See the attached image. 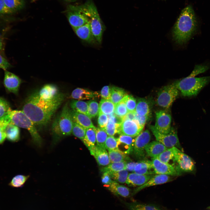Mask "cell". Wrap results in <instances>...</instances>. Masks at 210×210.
<instances>
[{
    "mask_svg": "<svg viewBox=\"0 0 210 210\" xmlns=\"http://www.w3.org/2000/svg\"><path fill=\"white\" fill-rule=\"evenodd\" d=\"M64 95L60 93L50 99L40 97L38 92L33 93L26 99L22 111L36 125H46L63 102Z\"/></svg>",
    "mask_w": 210,
    "mask_h": 210,
    "instance_id": "6da1fadb",
    "label": "cell"
},
{
    "mask_svg": "<svg viewBox=\"0 0 210 210\" xmlns=\"http://www.w3.org/2000/svg\"><path fill=\"white\" fill-rule=\"evenodd\" d=\"M197 21L192 7L188 5L181 11L172 31L174 40L182 45L186 43L196 31Z\"/></svg>",
    "mask_w": 210,
    "mask_h": 210,
    "instance_id": "7a4b0ae2",
    "label": "cell"
},
{
    "mask_svg": "<svg viewBox=\"0 0 210 210\" xmlns=\"http://www.w3.org/2000/svg\"><path fill=\"white\" fill-rule=\"evenodd\" d=\"M208 69V66L205 65H196L188 76L177 81L174 84L183 96L190 97L196 96L200 90L210 82V76L201 77H195L198 74L205 72Z\"/></svg>",
    "mask_w": 210,
    "mask_h": 210,
    "instance_id": "3957f363",
    "label": "cell"
},
{
    "mask_svg": "<svg viewBox=\"0 0 210 210\" xmlns=\"http://www.w3.org/2000/svg\"><path fill=\"white\" fill-rule=\"evenodd\" d=\"M77 6L88 19L92 34L97 42L100 44L105 27L95 4L91 0H89L83 5Z\"/></svg>",
    "mask_w": 210,
    "mask_h": 210,
    "instance_id": "277c9868",
    "label": "cell"
},
{
    "mask_svg": "<svg viewBox=\"0 0 210 210\" xmlns=\"http://www.w3.org/2000/svg\"><path fill=\"white\" fill-rule=\"evenodd\" d=\"M68 103L64 106L60 114L54 121L52 131L56 141L72 133L73 121Z\"/></svg>",
    "mask_w": 210,
    "mask_h": 210,
    "instance_id": "5b68a950",
    "label": "cell"
},
{
    "mask_svg": "<svg viewBox=\"0 0 210 210\" xmlns=\"http://www.w3.org/2000/svg\"><path fill=\"white\" fill-rule=\"evenodd\" d=\"M11 122L18 127L27 130L30 133L34 143L40 146L42 140L35 125L22 111L14 110L9 113Z\"/></svg>",
    "mask_w": 210,
    "mask_h": 210,
    "instance_id": "8992f818",
    "label": "cell"
},
{
    "mask_svg": "<svg viewBox=\"0 0 210 210\" xmlns=\"http://www.w3.org/2000/svg\"><path fill=\"white\" fill-rule=\"evenodd\" d=\"M178 94V90L174 84L164 86L159 91L157 103L158 105L168 108L172 105Z\"/></svg>",
    "mask_w": 210,
    "mask_h": 210,
    "instance_id": "52a82bcc",
    "label": "cell"
},
{
    "mask_svg": "<svg viewBox=\"0 0 210 210\" xmlns=\"http://www.w3.org/2000/svg\"><path fill=\"white\" fill-rule=\"evenodd\" d=\"M174 167L180 174L182 172H191L195 169V163L188 155L178 149L172 160Z\"/></svg>",
    "mask_w": 210,
    "mask_h": 210,
    "instance_id": "ba28073f",
    "label": "cell"
},
{
    "mask_svg": "<svg viewBox=\"0 0 210 210\" xmlns=\"http://www.w3.org/2000/svg\"><path fill=\"white\" fill-rule=\"evenodd\" d=\"M150 129L157 141L163 144L167 148H179L180 144L176 131L172 127L171 131L167 134H163L158 131L154 126L150 125Z\"/></svg>",
    "mask_w": 210,
    "mask_h": 210,
    "instance_id": "9c48e42d",
    "label": "cell"
},
{
    "mask_svg": "<svg viewBox=\"0 0 210 210\" xmlns=\"http://www.w3.org/2000/svg\"><path fill=\"white\" fill-rule=\"evenodd\" d=\"M65 12L69 22L73 29L89 22L88 18L80 11L77 6H69Z\"/></svg>",
    "mask_w": 210,
    "mask_h": 210,
    "instance_id": "30bf717a",
    "label": "cell"
},
{
    "mask_svg": "<svg viewBox=\"0 0 210 210\" xmlns=\"http://www.w3.org/2000/svg\"><path fill=\"white\" fill-rule=\"evenodd\" d=\"M150 134L148 130L141 132L135 139L133 151L135 156L138 158H144L145 148L150 139Z\"/></svg>",
    "mask_w": 210,
    "mask_h": 210,
    "instance_id": "8fae6325",
    "label": "cell"
},
{
    "mask_svg": "<svg viewBox=\"0 0 210 210\" xmlns=\"http://www.w3.org/2000/svg\"><path fill=\"white\" fill-rule=\"evenodd\" d=\"M156 121L154 126L159 132L167 134L171 131L172 118L171 115L166 111L160 110L155 113Z\"/></svg>",
    "mask_w": 210,
    "mask_h": 210,
    "instance_id": "7c38bea8",
    "label": "cell"
},
{
    "mask_svg": "<svg viewBox=\"0 0 210 210\" xmlns=\"http://www.w3.org/2000/svg\"><path fill=\"white\" fill-rule=\"evenodd\" d=\"M151 161L155 174L174 176L180 174L173 166L160 161L157 157L152 158Z\"/></svg>",
    "mask_w": 210,
    "mask_h": 210,
    "instance_id": "4fadbf2b",
    "label": "cell"
},
{
    "mask_svg": "<svg viewBox=\"0 0 210 210\" xmlns=\"http://www.w3.org/2000/svg\"><path fill=\"white\" fill-rule=\"evenodd\" d=\"M143 129L135 120L126 119L120 126L118 134L134 137L138 136Z\"/></svg>",
    "mask_w": 210,
    "mask_h": 210,
    "instance_id": "5bb4252c",
    "label": "cell"
},
{
    "mask_svg": "<svg viewBox=\"0 0 210 210\" xmlns=\"http://www.w3.org/2000/svg\"><path fill=\"white\" fill-rule=\"evenodd\" d=\"M90 154L95 159L99 165L105 166L109 164L110 161L106 149L97 145L88 148Z\"/></svg>",
    "mask_w": 210,
    "mask_h": 210,
    "instance_id": "9a60e30c",
    "label": "cell"
},
{
    "mask_svg": "<svg viewBox=\"0 0 210 210\" xmlns=\"http://www.w3.org/2000/svg\"><path fill=\"white\" fill-rule=\"evenodd\" d=\"M21 83L20 79L17 76L8 71H5L4 84L9 92L17 94Z\"/></svg>",
    "mask_w": 210,
    "mask_h": 210,
    "instance_id": "2e32d148",
    "label": "cell"
},
{
    "mask_svg": "<svg viewBox=\"0 0 210 210\" xmlns=\"http://www.w3.org/2000/svg\"><path fill=\"white\" fill-rule=\"evenodd\" d=\"M73 30L79 38L86 42L90 44L97 42L92 32L90 22Z\"/></svg>",
    "mask_w": 210,
    "mask_h": 210,
    "instance_id": "e0dca14e",
    "label": "cell"
},
{
    "mask_svg": "<svg viewBox=\"0 0 210 210\" xmlns=\"http://www.w3.org/2000/svg\"><path fill=\"white\" fill-rule=\"evenodd\" d=\"M170 181V177L169 175L157 174L154 175L144 184L136 188L132 195L136 194L146 188L166 183Z\"/></svg>",
    "mask_w": 210,
    "mask_h": 210,
    "instance_id": "ac0fdd59",
    "label": "cell"
},
{
    "mask_svg": "<svg viewBox=\"0 0 210 210\" xmlns=\"http://www.w3.org/2000/svg\"><path fill=\"white\" fill-rule=\"evenodd\" d=\"M133 137L120 134L117 139V147L119 150L127 154L133 150L135 139Z\"/></svg>",
    "mask_w": 210,
    "mask_h": 210,
    "instance_id": "d6986e66",
    "label": "cell"
},
{
    "mask_svg": "<svg viewBox=\"0 0 210 210\" xmlns=\"http://www.w3.org/2000/svg\"><path fill=\"white\" fill-rule=\"evenodd\" d=\"M154 175H142L135 173L128 174L126 183L130 186H140L148 181Z\"/></svg>",
    "mask_w": 210,
    "mask_h": 210,
    "instance_id": "ffe728a7",
    "label": "cell"
},
{
    "mask_svg": "<svg viewBox=\"0 0 210 210\" xmlns=\"http://www.w3.org/2000/svg\"><path fill=\"white\" fill-rule=\"evenodd\" d=\"M168 148L162 143L156 141L149 143L145 150L147 154L153 158L157 157Z\"/></svg>",
    "mask_w": 210,
    "mask_h": 210,
    "instance_id": "44dd1931",
    "label": "cell"
},
{
    "mask_svg": "<svg viewBox=\"0 0 210 210\" xmlns=\"http://www.w3.org/2000/svg\"><path fill=\"white\" fill-rule=\"evenodd\" d=\"M98 96L96 92H93L88 90L77 88L74 90L70 96V98L79 100L90 99Z\"/></svg>",
    "mask_w": 210,
    "mask_h": 210,
    "instance_id": "7402d4cb",
    "label": "cell"
},
{
    "mask_svg": "<svg viewBox=\"0 0 210 210\" xmlns=\"http://www.w3.org/2000/svg\"><path fill=\"white\" fill-rule=\"evenodd\" d=\"M134 172L142 175H154L155 174L151 161L142 160L137 162Z\"/></svg>",
    "mask_w": 210,
    "mask_h": 210,
    "instance_id": "603a6c76",
    "label": "cell"
},
{
    "mask_svg": "<svg viewBox=\"0 0 210 210\" xmlns=\"http://www.w3.org/2000/svg\"><path fill=\"white\" fill-rule=\"evenodd\" d=\"M71 113L74 122L80 125L86 129L96 127L93 125L90 118L88 116L73 111H71Z\"/></svg>",
    "mask_w": 210,
    "mask_h": 210,
    "instance_id": "cb8c5ba5",
    "label": "cell"
},
{
    "mask_svg": "<svg viewBox=\"0 0 210 210\" xmlns=\"http://www.w3.org/2000/svg\"><path fill=\"white\" fill-rule=\"evenodd\" d=\"M59 93L57 87L52 84L45 85L38 92L40 97L45 99H52Z\"/></svg>",
    "mask_w": 210,
    "mask_h": 210,
    "instance_id": "d4e9b609",
    "label": "cell"
},
{
    "mask_svg": "<svg viewBox=\"0 0 210 210\" xmlns=\"http://www.w3.org/2000/svg\"><path fill=\"white\" fill-rule=\"evenodd\" d=\"M108 187V189L116 196L127 197L130 195V190L129 188L120 184L118 182L113 180Z\"/></svg>",
    "mask_w": 210,
    "mask_h": 210,
    "instance_id": "484cf974",
    "label": "cell"
},
{
    "mask_svg": "<svg viewBox=\"0 0 210 210\" xmlns=\"http://www.w3.org/2000/svg\"><path fill=\"white\" fill-rule=\"evenodd\" d=\"M122 201L128 210H161L158 207L152 204L136 202H127Z\"/></svg>",
    "mask_w": 210,
    "mask_h": 210,
    "instance_id": "4316f807",
    "label": "cell"
},
{
    "mask_svg": "<svg viewBox=\"0 0 210 210\" xmlns=\"http://www.w3.org/2000/svg\"><path fill=\"white\" fill-rule=\"evenodd\" d=\"M5 132L6 138L10 141L16 142L20 138V130L18 127L11 122L7 126Z\"/></svg>",
    "mask_w": 210,
    "mask_h": 210,
    "instance_id": "83f0119b",
    "label": "cell"
},
{
    "mask_svg": "<svg viewBox=\"0 0 210 210\" xmlns=\"http://www.w3.org/2000/svg\"><path fill=\"white\" fill-rule=\"evenodd\" d=\"M135 111L139 115L149 116L150 113L149 103L145 99H139L137 102Z\"/></svg>",
    "mask_w": 210,
    "mask_h": 210,
    "instance_id": "f1b7e54d",
    "label": "cell"
},
{
    "mask_svg": "<svg viewBox=\"0 0 210 210\" xmlns=\"http://www.w3.org/2000/svg\"><path fill=\"white\" fill-rule=\"evenodd\" d=\"M115 105L110 99H102L99 105V112L107 116L114 114Z\"/></svg>",
    "mask_w": 210,
    "mask_h": 210,
    "instance_id": "f546056e",
    "label": "cell"
},
{
    "mask_svg": "<svg viewBox=\"0 0 210 210\" xmlns=\"http://www.w3.org/2000/svg\"><path fill=\"white\" fill-rule=\"evenodd\" d=\"M96 128L86 129L85 136L82 141L88 148L95 145L96 142Z\"/></svg>",
    "mask_w": 210,
    "mask_h": 210,
    "instance_id": "4dcf8cb0",
    "label": "cell"
},
{
    "mask_svg": "<svg viewBox=\"0 0 210 210\" xmlns=\"http://www.w3.org/2000/svg\"><path fill=\"white\" fill-rule=\"evenodd\" d=\"M127 94L126 92L123 89L113 86L111 87L110 100L116 105Z\"/></svg>",
    "mask_w": 210,
    "mask_h": 210,
    "instance_id": "1f68e13d",
    "label": "cell"
},
{
    "mask_svg": "<svg viewBox=\"0 0 210 210\" xmlns=\"http://www.w3.org/2000/svg\"><path fill=\"white\" fill-rule=\"evenodd\" d=\"M70 106L74 111L88 116V103L83 101L74 100L71 102Z\"/></svg>",
    "mask_w": 210,
    "mask_h": 210,
    "instance_id": "d6a6232c",
    "label": "cell"
},
{
    "mask_svg": "<svg viewBox=\"0 0 210 210\" xmlns=\"http://www.w3.org/2000/svg\"><path fill=\"white\" fill-rule=\"evenodd\" d=\"M178 148L176 147L168 148L156 157L160 161L166 163L172 160Z\"/></svg>",
    "mask_w": 210,
    "mask_h": 210,
    "instance_id": "836d02e7",
    "label": "cell"
},
{
    "mask_svg": "<svg viewBox=\"0 0 210 210\" xmlns=\"http://www.w3.org/2000/svg\"><path fill=\"white\" fill-rule=\"evenodd\" d=\"M108 155L110 163L126 161L128 159L126 154L118 150L108 151Z\"/></svg>",
    "mask_w": 210,
    "mask_h": 210,
    "instance_id": "e575fe53",
    "label": "cell"
},
{
    "mask_svg": "<svg viewBox=\"0 0 210 210\" xmlns=\"http://www.w3.org/2000/svg\"><path fill=\"white\" fill-rule=\"evenodd\" d=\"M126 161L111 163L101 170L103 173L113 172L125 169Z\"/></svg>",
    "mask_w": 210,
    "mask_h": 210,
    "instance_id": "d590c367",
    "label": "cell"
},
{
    "mask_svg": "<svg viewBox=\"0 0 210 210\" xmlns=\"http://www.w3.org/2000/svg\"><path fill=\"white\" fill-rule=\"evenodd\" d=\"M10 121L9 113L0 118V144L4 142L6 138L5 130Z\"/></svg>",
    "mask_w": 210,
    "mask_h": 210,
    "instance_id": "8d00e7d4",
    "label": "cell"
},
{
    "mask_svg": "<svg viewBox=\"0 0 210 210\" xmlns=\"http://www.w3.org/2000/svg\"><path fill=\"white\" fill-rule=\"evenodd\" d=\"M107 173L113 181L121 183H126L128 174V171L126 169Z\"/></svg>",
    "mask_w": 210,
    "mask_h": 210,
    "instance_id": "74e56055",
    "label": "cell"
},
{
    "mask_svg": "<svg viewBox=\"0 0 210 210\" xmlns=\"http://www.w3.org/2000/svg\"><path fill=\"white\" fill-rule=\"evenodd\" d=\"M6 6L13 13L23 8L25 4V0H4Z\"/></svg>",
    "mask_w": 210,
    "mask_h": 210,
    "instance_id": "f35d334b",
    "label": "cell"
},
{
    "mask_svg": "<svg viewBox=\"0 0 210 210\" xmlns=\"http://www.w3.org/2000/svg\"><path fill=\"white\" fill-rule=\"evenodd\" d=\"M95 130L97 145L105 148V143L108 135L103 128L96 127Z\"/></svg>",
    "mask_w": 210,
    "mask_h": 210,
    "instance_id": "ab89813d",
    "label": "cell"
},
{
    "mask_svg": "<svg viewBox=\"0 0 210 210\" xmlns=\"http://www.w3.org/2000/svg\"><path fill=\"white\" fill-rule=\"evenodd\" d=\"M125 96L115 105L114 110L115 114L123 118L128 112L126 105Z\"/></svg>",
    "mask_w": 210,
    "mask_h": 210,
    "instance_id": "60d3db41",
    "label": "cell"
},
{
    "mask_svg": "<svg viewBox=\"0 0 210 210\" xmlns=\"http://www.w3.org/2000/svg\"><path fill=\"white\" fill-rule=\"evenodd\" d=\"M88 116L90 118L95 117L99 112V105L98 103L94 100H91L88 102Z\"/></svg>",
    "mask_w": 210,
    "mask_h": 210,
    "instance_id": "b9f144b4",
    "label": "cell"
},
{
    "mask_svg": "<svg viewBox=\"0 0 210 210\" xmlns=\"http://www.w3.org/2000/svg\"><path fill=\"white\" fill-rule=\"evenodd\" d=\"M29 177V175H18L14 177L9 183L13 187H19L22 186Z\"/></svg>",
    "mask_w": 210,
    "mask_h": 210,
    "instance_id": "7bdbcfd3",
    "label": "cell"
},
{
    "mask_svg": "<svg viewBox=\"0 0 210 210\" xmlns=\"http://www.w3.org/2000/svg\"><path fill=\"white\" fill-rule=\"evenodd\" d=\"M85 132L86 129L73 122L72 133L74 136L82 140L85 136Z\"/></svg>",
    "mask_w": 210,
    "mask_h": 210,
    "instance_id": "ee69618b",
    "label": "cell"
},
{
    "mask_svg": "<svg viewBox=\"0 0 210 210\" xmlns=\"http://www.w3.org/2000/svg\"><path fill=\"white\" fill-rule=\"evenodd\" d=\"M120 125L115 124L111 121L108 120V123L104 129L108 135L113 136L116 134L118 133Z\"/></svg>",
    "mask_w": 210,
    "mask_h": 210,
    "instance_id": "f6af8a7d",
    "label": "cell"
},
{
    "mask_svg": "<svg viewBox=\"0 0 210 210\" xmlns=\"http://www.w3.org/2000/svg\"><path fill=\"white\" fill-rule=\"evenodd\" d=\"M105 148L108 151L118 150L117 139L113 136H108L105 143Z\"/></svg>",
    "mask_w": 210,
    "mask_h": 210,
    "instance_id": "bcb514c9",
    "label": "cell"
},
{
    "mask_svg": "<svg viewBox=\"0 0 210 210\" xmlns=\"http://www.w3.org/2000/svg\"><path fill=\"white\" fill-rule=\"evenodd\" d=\"M125 97L126 105L128 112L135 111L137 103L136 99L132 95L127 94Z\"/></svg>",
    "mask_w": 210,
    "mask_h": 210,
    "instance_id": "7dc6e473",
    "label": "cell"
},
{
    "mask_svg": "<svg viewBox=\"0 0 210 210\" xmlns=\"http://www.w3.org/2000/svg\"><path fill=\"white\" fill-rule=\"evenodd\" d=\"M12 111L8 103L0 97V118L8 114Z\"/></svg>",
    "mask_w": 210,
    "mask_h": 210,
    "instance_id": "c3c4849f",
    "label": "cell"
},
{
    "mask_svg": "<svg viewBox=\"0 0 210 210\" xmlns=\"http://www.w3.org/2000/svg\"><path fill=\"white\" fill-rule=\"evenodd\" d=\"M98 124L99 127L104 129L108 121V116L104 113L99 112Z\"/></svg>",
    "mask_w": 210,
    "mask_h": 210,
    "instance_id": "681fc988",
    "label": "cell"
},
{
    "mask_svg": "<svg viewBox=\"0 0 210 210\" xmlns=\"http://www.w3.org/2000/svg\"><path fill=\"white\" fill-rule=\"evenodd\" d=\"M111 92V87L108 85L104 86L101 91L100 95L101 97L104 99H110Z\"/></svg>",
    "mask_w": 210,
    "mask_h": 210,
    "instance_id": "f907efd6",
    "label": "cell"
},
{
    "mask_svg": "<svg viewBox=\"0 0 210 210\" xmlns=\"http://www.w3.org/2000/svg\"><path fill=\"white\" fill-rule=\"evenodd\" d=\"M148 116L139 115L135 112L134 120L137 122L139 126L141 128L143 129L148 118Z\"/></svg>",
    "mask_w": 210,
    "mask_h": 210,
    "instance_id": "816d5d0a",
    "label": "cell"
},
{
    "mask_svg": "<svg viewBox=\"0 0 210 210\" xmlns=\"http://www.w3.org/2000/svg\"><path fill=\"white\" fill-rule=\"evenodd\" d=\"M13 13L6 6L4 0H0V14H10Z\"/></svg>",
    "mask_w": 210,
    "mask_h": 210,
    "instance_id": "f5cc1de1",
    "label": "cell"
},
{
    "mask_svg": "<svg viewBox=\"0 0 210 210\" xmlns=\"http://www.w3.org/2000/svg\"><path fill=\"white\" fill-rule=\"evenodd\" d=\"M107 116L108 117V120L111 121L115 124L120 125L123 121V118L120 117L115 114H114Z\"/></svg>",
    "mask_w": 210,
    "mask_h": 210,
    "instance_id": "db71d44e",
    "label": "cell"
},
{
    "mask_svg": "<svg viewBox=\"0 0 210 210\" xmlns=\"http://www.w3.org/2000/svg\"><path fill=\"white\" fill-rule=\"evenodd\" d=\"M113 181L107 173H103L102 177V182L103 184L109 186Z\"/></svg>",
    "mask_w": 210,
    "mask_h": 210,
    "instance_id": "11a10c76",
    "label": "cell"
},
{
    "mask_svg": "<svg viewBox=\"0 0 210 210\" xmlns=\"http://www.w3.org/2000/svg\"><path fill=\"white\" fill-rule=\"evenodd\" d=\"M10 66L7 60L0 55V68L6 70Z\"/></svg>",
    "mask_w": 210,
    "mask_h": 210,
    "instance_id": "9f6ffc18",
    "label": "cell"
},
{
    "mask_svg": "<svg viewBox=\"0 0 210 210\" xmlns=\"http://www.w3.org/2000/svg\"><path fill=\"white\" fill-rule=\"evenodd\" d=\"M137 163L134 162H130L128 163L127 162L125 169L127 171L134 172Z\"/></svg>",
    "mask_w": 210,
    "mask_h": 210,
    "instance_id": "6f0895ef",
    "label": "cell"
},
{
    "mask_svg": "<svg viewBox=\"0 0 210 210\" xmlns=\"http://www.w3.org/2000/svg\"><path fill=\"white\" fill-rule=\"evenodd\" d=\"M135 112V111L128 112L126 115L123 118V120L126 119L134 120Z\"/></svg>",
    "mask_w": 210,
    "mask_h": 210,
    "instance_id": "680465c9",
    "label": "cell"
},
{
    "mask_svg": "<svg viewBox=\"0 0 210 210\" xmlns=\"http://www.w3.org/2000/svg\"><path fill=\"white\" fill-rule=\"evenodd\" d=\"M68 2H74L77 1L78 0H64Z\"/></svg>",
    "mask_w": 210,
    "mask_h": 210,
    "instance_id": "91938a15",
    "label": "cell"
},
{
    "mask_svg": "<svg viewBox=\"0 0 210 210\" xmlns=\"http://www.w3.org/2000/svg\"><path fill=\"white\" fill-rule=\"evenodd\" d=\"M37 0H32L31 2H33L36 1H37Z\"/></svg>",
    "mask_w": 210,
    "mask_h": 210,
    "instance_id": "94428289",
    "label": "cell"
},
{
    "mask_svg": "<svg viewBox=\"0 0 210 210\" xmlns=\"http://www.w3.org/2000/svg\"><path fill=\"white\" fill-rule=\"evenodd\" d=\"M208 209H209L210 210V206L208 208Z\"/></svg>",
    "mask_w": 210,
    "mask_h": 210,
    "instance_id": "6125c7cd",
    "label": "cell"
}]
</instances>
